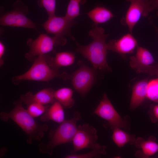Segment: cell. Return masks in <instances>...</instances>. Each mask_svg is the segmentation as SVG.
Segmentation results:
<instances>
[{"label":"cell","instance_id":"obj_1","mask_svg":"<svg viewBox=\"0 0 158 158\" xmlns=\"http://www.w3.org/2000/svg\"><path fill=\"white\" fill-rule=\"evenodd\" d=\"M105 30L93 23L88 34L93 40L88 44L83 46L76 42L75 51L80 53L92 64L93 68L106 72L111 71L107 61L108 50L106 40L109 34L104 33Z\"/></svg>","mask_w":158,"mask_h":158},{"label":"cell","instance_id":"obj_2","mask_svg":"<svg viewBox=\"0 0 158 158\" xmlns=\"http://www.w3.org/2000/svg\"><path fill=\"white\" fill-rule=\"evenodd\" d=\"M23 103L20 97L18 100L14 102V107L11 111L0 112V118L4 122L11 119L15 122L25 132L27 142L30 145L34 141H40L49 128L46 124H38L24 107Z\"/></svg>","mask_w":158,"mask_h":158},{"label":"cell","instance_id":"obj_3","mask_svg":"<svg viewBox=\"0 0 158 158\" xmlns=\"http://www.w3.org/2000/svg\"><path fill=\"white\" fill-rule=\"evenodd\" d=\"M51 56L47 54L37 57L30 68L24 73L12 78L13 84L18 85L23 80L49 82L55 78L64 80L69 79L70 74L60 72L51 63Z\"/></svg>","mask_w":158,"mask_h":158},{"label":"cell","instance_id":"obj_4","mask_svg":"<svg viewBox=\"0 0 158 158\" xmlns=\"http://www.w3.org/2000/svg\"><path fill=\"white\" fill-rule=\"evenodd\" d=\"M81 118L80 113L75 111L72 118L65 120L56 128L50 130L48 142L38 145L40 153L51 156L55 147L71 142L77 130V123Z\"/></svg>","mask_w":158,"mask_h":158},{"label":"cell","instance_id":"obj_5","mask_svg":"<svg viewBox=\"0 0 158 158\" xmlns=\"http://www.w3.org/2000/svg\"><path fill=\"white\" fill-rule=\"evenodd\" d=\"M76 23L74 20H70L65 16L59 17L55 15L48 17L42 25L48 33L54 35L60 45L63 46L67 42L64 37L65 35L69 37L73 40H75L72 34L71 28Z\"/></svg>","mask_w":158,"mask_h":158},{"label":"cell","instance_id":"obj_6","mask_svg":"<svg viewBox=\"0 0 158 158\" xmlns=\"http://www.w3.org/2000/svg\"><path fill=\"white\" fill-rule=\"evenodd\" d=\"M78 63L79 68L70 74L69 79L71 80L74 89L83 97L90 90L95 83L96 69L85 65L81 60L79 61Z\"/></svg>","mask_w":158,"mask_h":158},{"label":"cell","instance_id":"obj_7","mask_svg":"<svg viewBox=\"0 0 158 158\" xmlns=\"http://www.w3.org/2000/svg\"><path fill=\"white\" fill-rule=\"evenodd\" d=\"M93 114L105 120L112 129L116 128L126 129L128 127L127 122L117 111L105 93Z\"/></svg>","mask_w":158,"mask_h":158},{"label":"cell","instance_id":"obj_8","mask_svg":"<svg viewBox=\"0 0 158 158\" xmlns=\"http://www.w3.org/2000/svg\"><path fill=\"white\" fill-rule=\"evenodd\" d=\"M130 2L124 18L125 24L132 33L135 25L142 17L148 16L155 9V0L142 1L138 0H126Z\"/></svg>","mask_w":158,"mask_h":158},{"label":"cell","instance_id":"obj_9","mask_svg":"<svg viewBox=\"0 0 158 158\" xmlns=\"http://www.w3.org/2000/svg\"><path fill=\"white\" fill-rule=\"evenodd\" d=\"M98 138L96 129L88 124L77 126V131L73 139V149L71 154L84 148L92 149L96 145Z\"/></svg>","mask_w":158,"mask_h":158},{"label":"cell","instance_id":"obj_10","mask_svg":"<svg viewBox=\"0 0 158 158\" xmlns=\"http://www.w3.org/2000/svg\"><path fill=\"white\" fill-rule=\"evenodd\" d=\"M30 43V49L25 55L28 60L33 61L37 57L47 54L54 50V48L60 45L56 38L47 34H41Z\"/></svg>","mask_w":158,"mask_h":158},{"label":"cell","instance_id":"obj_11","mask_svg":"<svg viewBox=\"0 0 158 158\" xmlns=\"http://www.w3.org/2000/svg\"><path fill=\"white\" fill-rule=\"evenodd\" d=\"M27 8L22 9L15 6V9L1 17V25L32 29L37 30L36 24L25 15L28 13Z\"/></svg>","mask_w":158,"mask_h":158},{"label":"cell","instance_id":"obj_12","mask_svg":"<svg viewBox=\"0 0 158 158\" xmlns=\"http://www.w3.org/2000/svg\"><path fill=\"white\" fill-rule=\"evenodd\" d=\"M107 46L108 50L115 52L124 57L126 54L133 53L138 46L137 40L129 32L118 39L109 41Z\"/></svg>","mask_w":158,"mask_h":158},{"label":"cell","instance_id":"obj_13","mask_svg":"<svg viewBox=\"0 0 158 158\" xmlns=\"http://www.w3.org/2000/svg\"><path fill=\"white\" fill-rule=\"evenodd\" d=\"M54 91L51 88H45L35 94L30 91L20 97L23 103L27 106L33 102L38 103L44 105L51 104L56 101L54 96Z\"/></svg>","mask_w":158,"mask_h":158},{"label":"cell","instance_id":"obj_14","mask_svg":"<svg viewBox=\"0 0 158 158\" xmlns=\"http://www.w3.org/2000/svg\"><path fill=\"white\" fill-rule=\"evenodd\" d=\"M130 66L137 73L141 69L155 63L154 58L149 51L139 46L136 48L135 56L130 57Z\"/></svg>","mask_w":158,"mask_h":158},{"label":"cell","instance_id":"obj_15","mask_svg":"<svg viewBox=\"0 0 158 158\" xmlns=\"http://www.w3.org/2000/svg\"><path fill=\"white\" fill-rule=\"evenodd\" d=\"M148 78L140 80L133 85L130 100V108L134 110L141 105L146 97Z\"/></svg>","mask_w":158,"mask_h":158},{"label":"cell","instance_id":"obj_16","mask_svg":"<svg viewBox=\"0 0 158 158\" xmlns=\"http://www.w3.org/2000/svg\"><path fill=\"white\" fill-rule=\"evenodd\" d=\"M63 107L56 100L51 104L46 111L41 116L40 120L42 122L50 120L61 123L65 120V113Z\"/></svg>","mask_w":158,"mask_h":158},{"label":"cell","instance_id":"obj_17","mask_svg":"<svg viewBox=\"0 0 158 158\" xmlns=\"http://www.w3.org/2000/svg\"><path fill=\"white\" fill-rule=\"evenodd\" d=\"M87 14L94 23L97 24L106 23L114 16L110 10L102 6L94 8Z\"/></svg>","mask_w":158,"mask_h":158},{"label":"cell","instance_id":"obj_18","mask_svg":"<svg viewBox=\"0 0 158 158\" xmlns=\"http://www.w3.org/2000/svg\"><path fill=\"white\" fill-rule=\"evenodd\" d=\"M73 91L71 88L63 87L55 91L54 96L56 100L63 108H70L74 105L75 101L73 97Z\"/></svg>","mask_w":158,"mask_h":158},{"label":"cell","instance_id":"obj_19","mask_svg":"<svg viewBox=\"0 0 158 158\" xmlns=\"http://www.w3.org/2000/svg\"><path fill=\"white\" fill-rule=\"evenodd\" d=\"M75 58V54L73 52H59L57 53L54 57H51V63L53 66L59 69L60 67L68 66L73 64Z\"/></svg>","mask_w":158,"mask_h":158},{"label":"cell","instance_id":"obj_20","mask_svg":"<svg viewBox=\"0 0 158 158\" xmlns=\"http://www.w3.org/2000/svg\"><path fill=\"white\" fill-rule=\"evenodd\" d=\"M116 128L113 129L112 139L115 144L118 147H123L128 143H131L133 138L129 134L121 129Z\"/></svg>","mask_w":158,"mask_h":158},{"label":"cell","instance_id":"obj_21","mask_svg":"<svg viewBox=\"0 0 158 158\" xmlns=\"http://www.w3.org/2000/svg\"><path fill=\"white\" fill-rule=\"evenodd\" d=\"M105 146L101 145L97 143L92 149V150L90 152L83 154H71L66 155V158H99L102 155L106 154Z\"/></svg>","mask_w":158,"mask_h":158},{"label":"cell","instance_id":"obj_22","mask_svg":"<svg viewBox=\"0 0 158 158\" xmlns=\"http://www.w3.org/2000/svg\"><path fill=\"white\" fill-rule=\"evenodd\" d=\"M87 1L70 0L65 16L70 20H74L80 14V5L85 4Z\"/></svg>","mask_w":158,"mask_h":158},{"label":"cell","instance_id":"obj_23","mask_svg":"<svg viewBox=\"0 0 158 158\" xmlns=\"http://www.w3.org/2000/svg\"><path fill=\"white\" fill-rule=\"evenodd\" d=\"M146 97L151 101L158 102V78L148 81Z\"/></svg>","mask_w":158,"mask_h":158},{"label":"cell","instance_id":"obj_24","mask_svg":"<svg viewBox=\"0 0 158 158\" xmlns=\"http://www.w3.org/2000/svg\"><path fill=\"white\" fill-rule=\"evenodd\" d=\"M27 110L34 118L42 116L47 110L50 106L37 102H33L27 106Z\"/></svg>","mask_w":158,"mask_h":158},{"label":"cell","instance_id":"obj_25","mask_svg":"<svg viewBox=\"0 0 158 158\" xmlns=\"http://www.w3.org/2000/svg\"><path fill=\"white\" fill-rule=\"evenodd\" d=\"M140 146L143 153L147 156L153 155L158 152V144L152 140L142 141Z\"/></svg>","mask_w":158,"mask_h":158},{"label":"cell","instance_id":"obj_26","mask_svg":"<svg viewBox=\"0 0 158 158\" xmlns=\"http://www.w3.org/2000/svg\"><path fill=\"white\" fill-rule=\"evenodd\" d=\"M38 4L39 6L45 9L48 17L55 15L56 0H39Z\"/></svg>","mask_w":158,"mask_h":158},{"label":"cell","instance_id":"obj_27","mask_svg":"<svg viewBox=\"0 0 158 158\" xmlns=\"http://www.w3.org/2000/svg\"><path fill=\"white\" fill-rule=\"evenodd\" d=\"M148 73L151 75L158 77V63L146 66L140 69L139 73Z\"/></svg>","mask_w":158,"mask_h":158},{"label":"cell","instance_id":"obj_28","mask_svg":"<svg viewBox=\"0 0 158 158\" xmlns=\"http://www.w3.org/2000/svg\"><path fill=\"white\" fill-rule=\"evenodd\" d=\"M5 50V47L3 43L0 42V65L2 66L4 63V60L3 57L4 54Z\"/></svg>","mask_w":158,"mask_h":158},{"label":"cell","instance_id":"obj_29","mask_svg":"<svg viewBox=\"0 0 158 158\" xmlns=\"http://www.w3.org/2000/svg\"><path fill=\"white\" fill-rule=\"evenodd\" d=\"M152 111L153 117L158 121V104L154 105L152 107Z\"/></svg>","mask_w":158,"mask_h":158},{"label":"cell","instance_id":"obj_30","mask_svg":"<svg viewBox=\"0 0 158 158\" xmlns=\"http://www.w3.org/2000/svg\"><path fill=\"white\" fill-rule=\"evenodd\" d=\"M8 151L7 148L6 147H3L1 148L0 150V157H2L4 156Z\"/></svg>","mask_w":158,"mask_h":158},{"label":"cell","instance_id":"obj_31","mask_svg":"<svg viewBox=\"0 0 158 158\" xmlns=\"http://www.w3.org/2000/svg\"><path fill=\"white\" fill-rule=\"evenodd\" d=\"M155 8L158 10L157 12V15L158 16V0H155Z\"/></svg>","mask_w":158,"mask_h":158},{"label":"cell","instance_id":"obj_32","mask_svg":"<svg viewBox=\"0 0 158 158\" xmlns=\"http://www.w3.org/2000/svg\"><path fill=\"white\" fill-rule=\"evenodd\" d=\"M155 28L158 34V28L156 27H155Z\"/></svg>","mask_w":158,"mask_h":158},{"label":"cell","instance_id":"obj_33","mask_svg":"<svg viewBox=\"0 0 158 158\" xmlns=\"http://www.w3.org/2000/svg\"><path fill=\"white\" fill-rule=\"evenodd\" d=\"M138 0L142 1H149V0Z\"/></svg>","mask_w":158,"mask_h":158}]
</instances>
